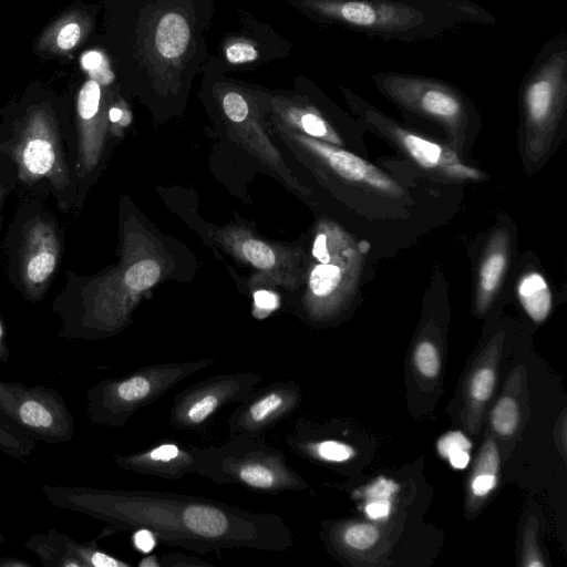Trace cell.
Returning <instances> with one entry per match:
<instances>
[{"mask_svg": "<svg viewBox=\"0 0 567 567\" xmlns=\"http://www.w3.org/2000/svg\"><path fill=\"white\" fill-rule=\"evenodd\" d=\"M520 142L530 166L549 154L565 125L567 111V34L547 40L519 86Z\"/></svg>", "mask_w": 567, "mask_h": 567, "instance_id": "277c9868", "label": "cell"}, {"mask_svg": "<svg viewBox=\"0 0 567 567\" xmlns=\"http://www.w3.org/2000/svg\"><path fill=\"white\" fill-rule=\"evenodd\" d=\"M300 4L322 22L402 42L435 40L496 23L491 11L472 0H300Z\"/></svg>", "mask_w": 567, "mask_h": 567, "instance_id": "3957f363", "label": "cell"}, {"mask_svg": "<svg viewBox=\"0 0 567 567\" xmlns=\"http://www.w3.org/2000/svg\"><path fill=\"white\" fill-rule=\"evenodd\" d=\"M162 567H208L213 564L196 556L181 553H168L159 557Z\"/></svg>", "mask_w": 567, "mask_h": 567, "instance_id": "d590c367", "label": "cell"}, {"mask_svg": "<svg viewBox=\"0 0 567 567\" xmlns=\"http://www.w3.org/2000/svg\"><path fill=\"white\" fill-rule=\"evenodd\" d=\"M332 238L330 258L313 266L309 289L316 298L339 305L354 292L360 281L365 250L342 230H334Z\"/></svg>", "mask_w": 567, "mask_h": 567, "instance_id": "4fadbf2b", "label": "cell"}, {"mask_svg": "<svg viewBox=\"0 0 567 567\" xmlns=\"http://www.w3.org/2000/svg\"><path fill=\"white\" fill-rule=\"evenodd\" d=\"M225 56L231 64H244L256 61L259 56V52L251 42L240 40L225 48Z\"/></svg>", "mask_w": 567, "mask_h": 567, "instance_id": "836d02e7", "label": "cell"}, {"mask_svg": "<svg viewBox=\"0 0 567 567\" xmlns=\"http://www.w3.org/2000/svg\"><path fill=\"white\" fill-rule=\"evenodd\" d=\"M414 360L419 371L427 378L435 377L440 371L441 362L439 352L435 346L430 341L419 343Z\"/></svg>", "mask_w": 567, "mask_h": 567, "instance_id": "f546056e", "label": "cell"}, {"mask_svg": "<svg viewBox=\"0 0 567 567\" xmlns=\"http://www.w3.org/2000/svg\"><path fill=\"white\" fill-rule=\"evenodd\" d=\"M196 474L216 484H235L266 494L308 487L284 452L261 435L233 434L219 445L196 446Z\"/></svg>", "mask_w": 567, "mask_h": 567, "instance_id": "5b68a950", "label": "cell"}, {"mask_svg": "<svg viewBox=\"0 0 567 567\" xmlns=\"http://www.w3.org/2000/svg\"><path fill=\"white\" fill-rule=\"evenodd\" d=\"M300 385L293 380L275 381L254 390L226 420L228 433L264 435L291 415L301 402Z\"/></svg>", "mask_w": 567, "mask_h": 567, "instance_id": "7c38bea8", "label": "cell"}, {"mask_svg": "<svg viewBox=\"0 0 567 567\" xmlns=\"http://www.w3.org/2000/svg\"><path fill=\"white\" fill-rule=\"evenodd\" d=\"M223 109L226 116L235 123L244 122L249 114L248 102L243 94L237 91H228L223 96Z\"/></svg>", "mask_w": 567, "mask_h": 567, "instance_id": "d6a6232c", "label": "cell"}, {"mask_svg": "<svg viewBox=\"0 0 567 567\" xmlns=\"http://www.w3.org/2000/svg\"><path fill=\"white\" fill-rule=\"evenodd\" d=\"M399 489L392 480L380 477L367 491L364 511L369 518H385L391 512V497Z\"/></svg>", "mask_w": 567, "mask_h": 567, "instance_id": "cb8c5ba5", "label": "cell"}, {"mask_svg": "<svg viewBox=\"0 0 567 567\" xmlns=\"http://www.w3.org/2000/svg\"><path fill=\"white\" fill-rule=\"evenodd\" d=\"M81 62L82 66L91 74V79L96 80L101 85L110 84L113 81L114 74L106 58L101 52H86Z\"/></svg>", "mask_w": 567, "mask_h": 567, "instance_id": "4dcf8cb0", "label": "cell"}, {"mask_svg": "<svg viewBox=\"0 0 567 567\" xmlns=\"http://www.w3.org/2000/svg\"><path fill=\"white\" fill-rule=\"evenodd\" d=\"M241 250L245 258L260 269H268L272 267L276 261L271 248L260 240H246L241 246Z\"/></svg>", "mask_w": 567, "mask_h": 567, "instance_id": "1f68e13d", "label": "cell"}, {"mask_svg": "<svg viewBox=\"0 0 567 567\" xmlns=\"http://www.w3.org/2000/svg\"><path fill=\"white\" fill-rule=\"evenodd\" d=\"M255 305L258 309L264 311H271L278 308V297L268 290H258L254 293Z\"/></svg>", "mask_w": 567, "mask_h": 567, "instance_id": "74e56055", "label": "cell"}, {"mask_svg": "<svg viewBox=\"0 0 567 567\" xmlns=\"http://www.w3.org/2000/svg\"><path fill=\"white\" fill-rule=\"evenodd\" d=\"M3 196H4V187L2 184H0V209H1L2 202H3Z\"/></svg>", "mask_w": 567, "mask_h": 567, "instance_id": "7bdbcfd3", "label": "cell"}, {"mask_svg": "<svg viewBox=\"0 0 567 567\" xmlns=\"http://www.w3.org/2000/svg\"><path fill=\"white\" fill-rule=\"evenodd\" d=\"M472 442L461 432L452 431L441 436L437 442V450L442 457L447 458L450 464L457 470L465 468L470 462V450Z\"/></svg>", "mask_w": 567, "mask_h": 567, "instance_id": "484cf974", "label": "cell"}, {"mask_svg": "<svg viewBox=\"0 0 567 567\" xmlns=\"http://www.w3.org/2000/svg\"><path fill=\"white\" fill-rule=\"evenodd\" d=\"M60 254V240L52 224L37 219L24 228L19 270L25 293L32 301L39 300L44 293Z\"/></svg>", "mask_w": 567, "mask_h": 567, "instance_id": "5bb4252c", "label": "cell"}, {"mask_svg": "<svg viewBox=\"0 0 567 567\" xmlns=\"http://www.w3.org/2000/svg\"><path fill=\"white\" fill-rule=\"evenodd\" d=\"M291 114L293 121L298 122L299 126L308 135L323 138L338 145L341 144L342 141L333 127L316 109H293Z\"/></svg>", "mask_w": 567, "mask_h": 567, "instance_id": "d4e9b609", "label": "cell"}, {"mask_svg": "<svg viewBox=\"0 0 567 567\" xmlns=\"http://www.w3.org/2000/svg\"><path fill=\"white\" fill-rule=\"evenodd\" d=\"M104 99L102 85L94 79L87 80L81 87L76 100L79 121V168L82 175L96 163L101 150Z\"/></svg>", "mask_w": 567, "mask_h": 567, "instance_id": "ac0fdd59", "label": "cell"}, {"mask_svg": "<svg viewBox=\"0 0 567 567\" xmlns=\"http://www.w3.org/2000/svg\"><path fill=\"white\" fill-rule=\"evenodd\" d=\"M10 358V351L6 342V328L0 317V363H7Z\"/></svg>", "mask_w": 567, "mask_h": 567, "instance_id": "ab89813d", "label": "cell"}, {"mask_svg": "<svg viewBox=\"0 0 567 567\" xmlns=\"http://www.w3.org/2000/svg\"><path fill=\"white\" fill-rule=\"evenodd\" d=\"M0 567H32V564L20 557L6 556L0 558Z\"/></svg>", "mask_w": 567, "mask_h": 567, "instance_id": "60d3db41", "label": "cell"}, {"mask_svg": "<svg viewBox=\"0 0 567 567\" xmlns=\"http://www.w3.org/2000/svg\"><path fill=\"white\" fill-rule=\"evenodd\" d=\"M41 491L55 507L105 523L97 539L146 528L161 544L203 555L239 548L284 553L293 543L292 529L280 515L204 496L82 485L44 484Z\"/></svg>", "mask_w": 567, "mask_h": 567, "instance_id": "6da1fadb", "label": "cell"}, {"mask_svg": "<svg viewBox=\"0 0 567 567\" xmlns=\"http://www.w3.org/2000/svg\"><path fill=\"white\" fill-rule=\"evenodd\" d=\"M492 425L503 435L512 434L518 423V409L516 402L509 398H502L492 412Z\"/></svg>", "mask_w": 567, "mask_h": 567, "instance_id": "83f0119b", "label": "cell"}, {"mask_svg": "<svg viewBox=\"0 0 567 567\" xmlns=\"http://www.w3.org/2000/svg\"><path fill=\"white\" fill-rule=\"evenodd\" d=\"M372 80L398 107L440 125L457 150L477 130L480 116L473 102L446 81L394 71L374 73Z\"/></svg>", "mask_w": 567, "mask_h": 567, "instance_id": "52a82bcc", "label": "cell"}, {"mask_svg": "<svg viewBox=\"0 0 567 567\" xmlns=\"http://www.w3.org/2000/svg\"><path fill=\"white\" fill-rule=\"evenodd\" d=\"M12 154L22 181L31 183L47 177L56 189L68 185L69 173L58 128L44 109L29 113Z\"/></svg>", "mask_w": 567, "mask_h": 567, "instance_id": "8fae6325", "label": "cell"}, {"mask_svg": "<svg viewBox=\"0 0 567 567\" xmlns=\"http://www.w3.org/2000/svg\"><path fill=\"white\" fill-rule=\"evenodd\" d=\"M495 374L491 369L482 368L472 378L471 394L477 401H486L493 393Z\"/></svg>", "mask_w": 567, "mask_h": 567, "instance_id": "e575fe53", "label": "cell"}, {"mask_svg": "<svg viewBox=\"0 0 567 567\" xmlns=\"http://www.w3.org/2000/svg\"><path fill=\"white\" fill-rule=\"evenodd\" d=\"M132 542L136 550L148 554L158 543L155 535L146 529L138 528L133 532Z\"/></svg>", "mask_w": 567, "mask_h": 567, "instance_id": "8d00e7d4", "label": "cell"}, {"mask_svg": "<svg viewBox=\"0 0 567 567\" xmlns=\"http://www.w3.org/2000/svg\"><path fill=\"white\" fill-rule=\"evenodd\" d=\"M215 363L216 360L210 358L152 363L118 378L101 380L86 392V416L100 426L122 427L140 409Z\"/></svg>", "mask_w": 567, "mask_h": 567, "instance_id": "8992f818", "label": "cell"}, {"mask_svg": "<svg viewBox=\"0 0 567 567\" xmlns=\"http://www.w3.org/2000/svg\"><path fill=\"white\" fill-rule=\"evenodd\" d=\"M109 120L112 123L127 125L130 123V113L126 110L113 106L109 110Z\"/></svg>", "mask_w": 567, "mask_h": 567, "instance_id": "f35d334b", "label": "cell"}, {"mask_svg": "<svg viewBox=\"0 0 567 567\" xmlns=\"http://www.w3.org/2000/svg\"><path fill=\"white\" fill-rule=\"evenodd\" d=\"M511 238L507 229H496L486 243L476 281V308L484 312L494 300L504 279L508 258Z\"/></svg>", "mask_w": 567, "mask_h": 567, "instance_id": "d6986e66", "label": "cell"}, {"mask_svg": "<svg viewBox=\"0 0 567 567\" xmlns=\"http://www.w3.org/2000/svg\"><path fill=\"white\" fill-rule=\"evenodd\" d=\"M379 530L371 524H354L346 528L342 538L346 545L358 550L372 547L379 539Z\"/></svg>", "mask_w": 567, "mask_h": 567, "instance_id": "f1b7e54d", "label": "cell"}, {"mask_svg": "<svg viewBox=\"0 0 567 567\" xmlns=\"http://www.w3.org/2000/svg\"><path fill=\"white\" fill-rule=\"evenodd\" d=\"M90 18L82 11H71L54 21L42 34L39 48L52 54L73 50L89 33Z\"/></svg>", "mask_w": 567, "mask_h": 567, "instance_id": "ffe728a7", "label": "cell"}, {"mask_svg": "<svg viewBox=\"0 0 567 567\" xmlns=\"http://www.w3.org/2000/svg\"><path fill=\"white\" fill-rule=\"evenodd\" d=\"M307 142L342 181L383 197L400 198L405 195L399 183L360 156L313 140Z\"/></svg>", "mask_w": 567, "mask_h": 567, "instance_id": "e0dca14e", "label": "cell"}, {"mask_svg": "<svg viewBox=\"0 0 567 567\" xmlns=\"http://www.w3.org/2000/svg\"><path fill=\"white\" fill-rule=\"evenodd\" d=\"M161 269L154 260H142L130 266L123 282L132 291H142L153 286L159 278Z\"/></svg>", "mask_w": 567, "mask_h": 567, "instance_id": "4316f807", "label": "cell"}, {"mask_svg": "<svg viewBox=\"0 0 567 567\" xmlns=\"http://www.w3.org/2000/svg\"><path fill=\"white\" fill-rule=\"evenodd\" d=\"M342 92L359 120L381 134L427 173L453 182L481 181L485 174L466 165L452 146L440 144L396 123L348 87Z\"/></svg>", "mask_w": 567, "mask_h": 567, "instance_id": "ba28073f", "label": "cell"}, {"mask_svg": "<svg viewBox=\"0 0 567 567\" xmlns=\"http://www.w3.org/2000/svg\"><path fill=\"white\" fill-rule=\"evenodd\" d=\"M499 466L498 450L492 440H488L481 450L478 462L471 484L475 496L489 494L497 484Z\"/></svg>", "mask_w": 567, "mask_h": 567, "instance_id": "7402d4cb", "label": "cell"}, {"mask_svg": "<svg viewBox=\"0 0 567 567\" xmlns=\"http://www.w3.org/2000/svg\"><path fill=\"white\" fill-rule=\"evenodd\" d=\"M35 450V440L27 435L20 427L0 415V452L22 460Z\"/></svg>", "mask_w": 567, "mask_h": 567, "instance_id": "603a6c76", "label": "cell"}, {"mask_svg": "<svg viewBox=\"0 0 567 567\" xmlns=\"http://www.w3.org/2000/svg\"><path fill=\"white\" fill-rule=\"evenodd\" d=\"M137 565L141 567H162L159 557L154 555H147Z\"/></svg>", "mask_w": 567, "mask_h": 567, "instance_id": "b9f144b4", "label": "cell"}, {"mask_svg": "<svg viewBox=\"0 0 567 567\" xmlns=\"http://www.w3.org/2000/svg\"><path fill=\"white\" fill-rule=\"evenodd\" d=\"M214 0H136L132 27L134 72L157 90H181L207 59L204 31Z\"/></svg>", "mask_w": 567, "mask_h": 567, "instance_id": "7a4b0ae2", "label": "cell"}, {"mask_svg": "<svg viewBox=\"0 0 567 567\" xmlns=\"http://www.w3.org/2000/svg\"><path fill=\"white\" fill-rule=\"evenodd\" d=\"M262 380L261 373L239 371L196 382L174 396L169 422L177 430H200L219 410L241 402Z\"/></svg>", "mask_w": 567, "mask_h": 567, "instance_id": "30bf717a", "label": "cell"}, {"mask_svg": "<svg viewBox=\"0 0 567 567\" xmlns=\"http://www.w3.org/2000/svg\"><path fill=\"white\" fill-rule=\"evenodd\" d=\"M114 464L127 472L177 481L196 474V445L165 440L144 450L112 456Z\"/></svg>", "mask_w": 567, "mask_h": 567, "instance_id": "2e32d148", "label": "cell"}, {"mask_svg": "<svg viewBox=\"0 0 567 567\" xmlns=\"http://www.w3.org/2000/svg\"><path fill=\"white\" fill-rule=\"evenodd\" d=\"M0 415L35 441L69 442L75 434L74 417L54 389L0 380Z\"/></svg>", "mask_w": 567, "mask_h": 567, "instance_id": "9c48e42d", "label": "cell"}, {"mask_svg": "<svg viewBox=\"0 0 567 567\" xmlns=\"http://www.w3.org/2000/svg\"><path fill=\"white\" fill-rule=\"evenodd\" d=\"M23 545L44 567H114L118 563L99 547L97 539L76 542L54 528L30 534Z\"/></svg>", "mask_w": 567, "mask_h": 567, "instance_id": "9a60e30c", "label": "cell"}, {"mask_svg": "<svg viewBox=\"0 0 567 567\" xmlns=\"http://www.w3.org/2000/svg\"><path fill=\"white\" fill-rule=\"evenodd\" d=\"M517 295L530 319L542 322L547 318L551 308V293L546 279L539 272H526L518 281Z\"/></svg>", "mask_w": 567, "mask_h": 567, "instance_id": "44dd1931", "label": "cell"}]
</instances>
